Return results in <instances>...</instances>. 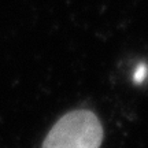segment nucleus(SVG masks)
I'll list each match as a JSON object with an SVG mask.
<instances>
[{
  "instance_id": "1",
  "label": "nucleus",
  "mask_w": 148,
  "mask_h": 148,
  "mask_svg": "<svg viewBox=\"0 0 148 148\" xmlns=\"http://www.w3.org/2000/svg\"><path fill=\"white\" fill-rule=\"evenodd\" d=\"M103 127L97 116L88 110L66 114L49 130L42 148H99Z\"/></svg>"
},
{
  "instance_id": "2",
  "label": "nucleus",
  "mask_w": 148,
  "mask_h": 148,
  "mask_svg": "<svg viewBox=\"0 0 148 148\" xmlns=\"http://www.w3.org/2000/svg\"><path fill=\"white\" fill-rule=\"evenodd\" d=\"M145 77H147V67H145L144 64H141V66L137 69V71L134 73L133 79H134V82L140 84V82H143L144 79H145Z\"/></svg>"
}]
</instances>
